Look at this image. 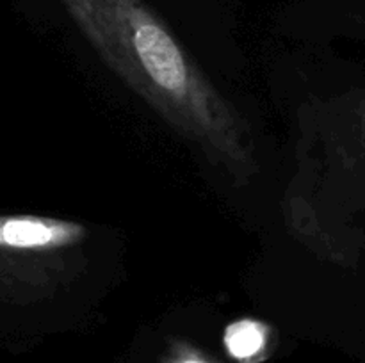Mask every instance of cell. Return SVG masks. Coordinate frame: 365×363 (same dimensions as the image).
I'll use <instances>...</instances> for the list:
<instances>
[{"mask_svg": "<svg viewBox=\"0 0 365 363\" xmlns=\"http://www.w3.org/2000/svg\"><path fill=\"white\" fill-rule=\"evenodd\" d=\"M100 59L235 184L259 174L248 123L146 0H59Z\"/></svg>", "mask_w": 365, "mask_h": 363, "instance_id": "6da1fadb", "label": "cell"}, {"mask_svg": "<svg viewBox=\"0 0 365 363\" xmlns=\"http://www.w3.org/2000/svg\"><path fill=\"white\" fill-rule=\"evenodd\" d=\"M223 345L235 362H260L269 349V327L255 319L235 320L225 330Z\"/></svg>", "mask_w": 365, "mask_h": 363, "instance_id": "7a4b0ae2", "label": "cell"}, {"mask_svg": "<svg viewBox=\"0 0 365 363\" xmlns=\"http://www.w3.org/2000/svg\"><path fill=\"white\" fill-rule=\"evenodd\" d=\"M346 167L356 178V185L365 199V93L355 100L349 109Z\"/></svg>", "mask_w": 365, "mask_h": 363, "instance_id": "3957f363", "label": "cell"}, {"mask_svg": "<svg viewBox=\"0 0 365 363\" xmlns=\"http://www.w3.org/2000/svg\"><path fill=\"white\" fill-rule=\"evenodd\" d=\"M160 363H217L192 344L184 340L171 342Z\"/></svg>", "mask_w": 365, "mask_h": 363, "instance_id": "277c9868", "label": "cell"}]
</instances>
